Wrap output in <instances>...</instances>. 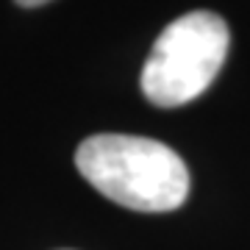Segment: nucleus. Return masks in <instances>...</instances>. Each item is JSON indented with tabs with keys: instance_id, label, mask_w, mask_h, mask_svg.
<instances>
[{
	"instance_id": "1",
	"label": "nucleus",
	"mask_w": 250,
	"mask_h": 250,
	"mask_svg": "<svg viewBox=\"0 0 250 250\" xmlns=\"http://www.w3.org/2000/svg\"><path fill=\"white\" fill-rule=\"evenodd\" d=\"M75 167L100 195L131 211H172L189 195L181 156L147 136L95 134L78 145Z\"/></svg>"
},
{
	"instance_id": "2",
	"label": "nucleus",
	"mask_w": 250,
	"mask_h": 250,
	"mask_svg": "<svg viewBox=\"0 0 250 250\" xmlns=\"http://www.w3.org/2000/svg\"><path fill=\"white\" fill-rule=\"evenodd\" d=\"M228 42V25L214 11H189L172 20L153 42L142 67L145 98L161 108L200 98L223 70Z\"/></svg>"
},
{
	"instance_id": "3",
	"label": "nucleus",
	"mask_w": 250,
	"mask_h": 250,
	"mask_svg": "<svg viewBox=\"0 0 250 250\" xmlns=\"http://www.w3.org/2000/svg\"><path fill=\"white\" fill-rule=\"evenodd\" d=\"M20 6H25V9H36V6H45V3H50V0H17Z\"/></svg>"
}]
</instances>
